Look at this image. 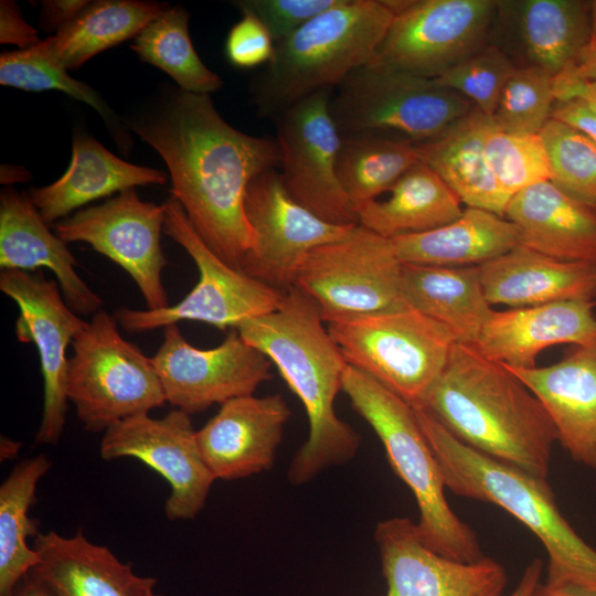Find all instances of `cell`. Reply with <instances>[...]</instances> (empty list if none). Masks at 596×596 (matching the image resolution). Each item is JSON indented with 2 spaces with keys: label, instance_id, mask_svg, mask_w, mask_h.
Masks as SVG:
<instances>
[{
  "label": "cell",
  "instance_id": "cell-1",
  "mask_svg": "<svg viewBox=\"0 0 596 596\" xmlns=\"http://www.w3.org/2000/svg\"><path fill=\"white\" fill-rule=\"evenodd\" d=\"M130 127L166 161L172 198L194 231L223 262L241 269L252 241L247 188L258 174L281 166L278 141L237 130L209 95L182 89Z\"/></svg>",
  "mask_w": 596,
  "mask_h": 596
},
{
  "label": "cell",
  "instance_id": "cell-2",
  "mask_svg": "<svg viewBox=\"0 0 596 596\" xmlns=\"http://www.w3.org/2000/svg\"><path fill=\"white\" fill-rule=\"evenodd\" d=\"M235 330L277 368L307 414L309 434L289 465V482L308 483L353 459L361 436L334 409L348 363L317 305L294 286L278 309L248 319Z\"/></svg>",
  "mask_w": 596,
  "mask_h": 596
},
{
  "label": "cell",
  "instance_id": "cell-3",
  "mask_svg": "<svg viewBox=\"0 0 596 596\" xmlns=\"http://www.w3.org/2000/svg\"><path fill=\"white\" fill-rule=\"evenodd\" d=\"M414 406L478 453L547 479L557 441L547 412L504 364L473 345L455 342L441 374Z\"/></svg>",
  "mask_w": 596,
  "mask_h": 596
},
{
  "label": "cell",
  "instance_id": "cell-4",
  "mask_svg": "<svg viewBox=\"0 0 596 596\" xmlns=\"http://www.w3.org/2000/svg\"><path fill=\"white\" fill-rule=\"evenodd\" d=\"M454 494L498 505L524 524L547 555L545 584L596 593V550L561 513L547 479L478 453L454 437L425 408L413 406Z\"/></svg>",
  "mask_w": 596,
  "mask_h": 596
},
{
  "label": "cell",
  "instance_id": "cell-5",
  "mask_svg": "<svg viewBox=\"0 0 596 596\" xmlns=\"http://www.w3.org/2000/svg\"><path fill=\"white\" fill-rule=\"evenodd\" d=\"M393 15L384 0H341L277 43L253 83L259 115L274 119L312 94L334 91L371 61Z\"/></svg>",
  "mask_w": 596,
  "mask_h": 596
},
{
  "label": "cell",
  "instance_id": "cell-6",
  "mask_svg": "<svg viewBox=\"0 0 596 596\" xmlns=\"http://www.w3.org/2000/svg\"><path fill=\"white\" fill-rule=\"evenodd\" d=\"M341 391L353 409L372 427L394 472L412 491L419 512L423 542L451 560L473 563L485 557L476 532L450 508L440 465L414 407L384 385L350 366Z\"/></svg>",
  "mask_w": 596,
  "mask_h": 596
},
{
  "label": "cell",
  "instance_id": "cell-7",
  "mask_svg": "<svg viewBox=\"0 0 596 596\" xmlns=\"http://www.w3.org/2000/svg\"><path fill=\"white\" fill-rule=\"evenodd\" d=\"M326 324L350 366L413 406L437 381L456 342L445 326L407 305Z\"/></svg>",
  "mask_w": 596,
  "mask_h": 596
},
{
  "label": "cell",
  "instance_id": "cell-8",
  "mask_svg": "<svg viewBox=\"0 0 596 596\" xmlns=\"http://www.w3.org/2000/svg\"><path fill=\"white\" fill-rule=\"evenodd\" d=\"M100 309L72 341L66 395L84 428L104 433L128 417L162 407L166 395L151 358Z\"/></svg>",
  "mask_w": 596,
  "mask_h": 596
},
{
  "label": "cell",
  "instance_id": "cell-9",
  "mask_svg": "<svg viewBox=\"0 0 596 596\" xmlns=\"http://www.w3.org/2000/svg\"><path fill=\"white\" fill-rule=\"evenodd\" d=\"M329 108L341 135L377 132L418 145L439 137L476 107L434 79L364 65L333 91Z\"/></svg>",
  "mask_w": 596,
  "mask_h": 596
},
{
  "label": "cell",
  "instance_id": "cell-10",
  "mask_svg": "<svg viewBox=\"0 0 596 596\" xmlns=\"http://www.w3.org/2000/svg\"><path fill=\"white\" fill-rule=\"evenodd\" d=\"M163 204V232L191 256L199 270V280L172 306L156 310L117 309L114 316L121 329L142 333L191 320L226 331L279 308L285 294L223 262L194 231L174 198Z\"/></svg>",
  "mask_w": 596,
  "mask_h": 596
},
{
  "label": "cell",
  "instance_id": "cell-11",
  "mask_svg": "<svg viewBox=\"0 0 596 596\" xmlns=\"http://www.w3.org/2000/svg\"><path fill=\"white\" fill-rule=\"evenodd\" d=\"M402 262L391 238L356 225L344 238L306 256L295 286L319 308L324 322L405 306Z\"/></svg>",
  "mask_w": 596,
  "mask_h": 596
},
{
  "label": "cell",
  "instance_id": "cell-12",
  "mask_svg": "<svg viewBox=\"0 0 596 596\" xmlns=\"http://www.w3.org/2000/svg\"><path fill=\"white\" fill-rule=\"evenodd\" d=\"M394 15L372 67L434 79L483 47L492 0H385Z\"/></svg>",
  "mask_w": 596,
  "mask_h": 596
},
{
  "label": "cell",
  "instance_id": "cell-13",
  "mask_svg": "<svg viewBox=\"0 0 596 596\" xmlns=\"http://www.w3.org/2000/svg\"><path fill=\"white\" fill-rule=\"evenodd\" d=\"M245 215L252 241L241 270L281 294L295 286L309 252L347 237L356 226L328 223L300 205L286 190L277 169L252 180Z\"/></svg>",
  "mask_w": 596,
  "mask_h": 596
},
{
  "label": "cell",
  "instance_id": "cell-14",
  "mask_svg": "<svg viewBox=\"0 0 596 596\" xmlns=\"http://www.w3.org/2000/svg\"><path fill=\"white\" fill-rule=\"evenodd\" d=\"M333 91L289 106L274 120L281 151V178L300 205L336 225H358L356 212L338 175L339 132L330 114Z\"/></svg>",
  "mask_w": 596,
  "mask_h": 596
},
{
  "label": "cell",
  "instance_id": "cell-15",
  "mask_svg": "<svg viewBox=\"0 0 596 596\" xmlns=\"http://www.w3.org/2000/svg\"><path fill=\"white\" fill-rule=\"evenodd\" d=\"M151 358L166 400L189 415L240 396L252 395L272 379L270 360L232 329L221 344H190L177 324L164 328Z\"/></svg>",
  "mask_w": 596,
  "mask_h": 596
},
{
  "label": "cell",
  "instance_id": "cell-16",
  "mask_svg": "<svg viewBox=\"0 0 596 596\" xmlns=\"http://www.w3.org/2000/svg\"><path fill=\"white\" fill-rule=\"evenodd\" d=\"M164 204L142 201L136 188L83 209L55 224L66 244L83 242L120 266L136 283L147 309L169 306L162 283L167 259L161 247Z\"/></svg>",
  "mask_w": 596,
  "mask_h": 596
},
{
  "label": "cell",
  "instance_id": "cell-17",
  "mask_svg": "<svg viewBox=\"0 0 596 596\" xmlns=\"http://www.w3.org/2000/svg\"><path fill=\"white\" fill-rule=\"evenodd\" d=\"M99 453L105 460L137 459L159 473L170 487L164 512L171 521L194 519L215 481L190 415L178 408L160 418L140 414L114 424L103 433Z\"/></svg>",
  "mask_w": 596,
  "mask_h": 596
},
{
  "label": "cell",
  "instance_id": "cell-18",
  "mask_svg": "<svg viewBox=\"0 0 596 596\" xmlns=\"http://www.w3.org/2000/svg\"><path fill=\"white\" fill-rule=\"evenodd\" d=\"M0 290L19 307L14 327L18 340L32 342L39 353L44 400L35 441L55 445L68 408L67 347L87 321L67 305L56 281L47 280L42 272L2 269Z\"/></svg>",
  "mask_w": 596,
  "mask_h": 596
},
{
  "label": "cell",
  "instance_id": "cell-19",
  "mask_svg": "<svg viewBox=\"0 0 596 596\" xmlns=\"http://www.w3.org/2000/svg\"><path fill=\"white\" fill-rule=\"evenodd\" d=\"M374 539L384 596H503L508 575L502 564L487 556L473 563L443 556L423 542L416 522L406 517L380 521Z\"/></svg>",
  "mask_w": 596,
  "mask_h": 596
},
{
  "label": "cell",
  "instance_id": "cell-20",
  "mask_svg": "<svg viewBox=\"0 0 596 596\" xmlns=\"http://www.w3.org/2000/svg\"><path fill=\"white\" fill-rule=\"evenodd\" d=\"M290 415L280 394H252L223 403L196 430L201 454L215 480H236L270 469Z\"/></svg>",
  "mask_w": 596,
  "mask_h": 596
},
{
  "label": "cell",
  "instance_id": "cell-21",
  "mask_svg": "<svg viewBox=\"0 0 596 596\" xmlns=\"http://www.w3.org/2000/svg\"><path fill=\"white\" fill-rule=\"evenodd\" d=\"M507 368L542 403L562 447L596 470V343L577 345L547 366Z\"/></svg>",
  "mask_w": 596,
  "mask_h": 596
},
{
  "label": "cell",
  "instance_id": "cell-22",
  "mask_svg": "<svg viewBox=\"0 0 596 596\" xmlns=\"http://www.w3.org/2000/svg\"><path fill=\"white\" fill-rule=\"evenodd\" d=\"M595 306L596 300H565L493 310L473 347L509 368H534L551 345L596 343Z\"/></svg>",
  "mask_w": 596,
  "mask_h": 596
},
{
  "label": "cell",
  "instance_id": "cell-23",
  "mask_svg": "<svg viewBox=\"0 0 596 596\" xmlns=\"http://www.w3.org/2000/svg\"><path fill=\"white\" fill-rule=\"evenodd\" d=\"M33 547L39 563L30 575L54 596H163L156 590V578L136 574L82 529L71 536L39 533Z\"/></svg>",
  "mask_w": 596,
  "mask_h": 596
},
{
  "label": "cell",
  "instance_id": "cell-24",
  "mask_svg": "<svg viewBox=\"0 0 596 596\" xmlns=\"http://www.w3.org/2000/svg\"><path fill=\"white\" fill-rule=\"evenodd\" d=\"M66 243L53 234L28 193L0 194V267L34 273L49 268L67 305L78 316L95 315L103 301L81 278Z\"/></svg>",
  "mask_w": 596,
  "mask_h": 596
},
{
  "label": "cell",
  "instance_id": "cell-25",
  "mask_svg": "<svg viewBox=\"0 0 596 596\" xmlns=\"http://www.w3.org/2000/svg\"><path fill=\"white\" fill-rule=\"evenodd\" d=\"M478 268L491 306L596 300V263L561 260L520 244Z\"/></svg>",
  "mask_w": 596,
  "mask_h": 596
},
{
  "label": "cell",
  "instance_id": "cell-26",
  "mask_svg": "<svg viewBox=\"0 0 596 596\" xmlns=\"http://www.w3.org/2000/svg\"><path fill=\"white\" fill-rule=\"evenodd\" d=\"M504 217L518 227L523 246L561 260L596 263V211L551 181L513 195Z\"/></svg>",
  "mask_w": 596,
  "mask_h": 596
},
{
  "label": "cell",
  "instance_id": "cell-27",
  "mask_svg": "<svg viewBox=\"0 0 596 596\" xmlns=\"http://www.w3.org/2000/svg\"><path fill=\"white\" fill-rule=\"evenodd\" d=\"M166 181L163 171L126 162L94 137L77 134L65 173L50 185L32 188L28 194L49 224L115 192L138 185L164 184Z\"/></svg>",
  "mask_w": 596,
  "mask_h": 596
},
{
  "label": "cell",
  "instance_id": "cell-28",
  "mask_svg": "<svg viewBox=\"0 0 596 596\" xmlns=\"http://www.w3.org/2000/svg\"><path fill=\"white\" fill-rule=\"evenodd\" d=\"M493 118L475 108L439 137L416 145L419 160L430 167L467 207L504 216L511 200L502 192L485 156Z\"/></svg>",
  "mask_w": 596,
  "mask_h": 596
},
{
  "label": "cell",
  "instance_id": "cell-29",
  "mask_svg": "<svg viewBox=\"0 0 596 596\" xmlns=\"http://www.w3.org/2000/svg\"><path fill=\"white\" fill-rule=\"evenodd\" d=\"M401 291L405 305L445 326L462 344H476L493 312L478 266L403 263Z\"/></svg>",
  "mask_w": 596,
  "mask_h": 596
},
{
  "label": "cell",
  "instance_id": "cell-30",
  "mask_svg": "<svg viewBox=\"0 0 596 596\" xmlns=\"http://www.w3.org/2000/svg\"><path fill=\"white\" fill-rule=\"evenodd\" d=\"M391 241L402 263L443 267L480 266L521 244L511 221L477 207L441 227Z\"/></svg>",
  "mask_w": 596,
  "mask_h": 596
},
{
  "label": "cell",
  "instance_id": "cell-31",
  "mask_svg": "<svg viewBox=\"0 0 596 596\" xmlns=\"http://www.w3.org/2000/svg\"><path fill=\"white\" fill-rule=\"evenodd\" d=\"M356 210L359 225L386 238L418 234L458 219L461 202L445 181L419 161L387 191Z\"/></svg>",
  "mask_w": 596,
  "mask_h": 596
},
{
  "label": "cell",
  "instance_id": "cell-32",
  "mask_svg": "<svg viewBox=\"0 0 596 596\" xmlns=\"http://www.w3.org/2000/svg\"><path fill=\"white\" fill-rule=\"evenodd\" d=\"M514 13L528 65L552 76L568 67L590 41L589 1H501Z\"/></svg>",
  "mask_w": 596,
  "mask_h": 596
},
{
  "label": "cell",
  "instance_id": "cell-33",
  "mask_svg": "<svg viewBox=\"0 0 596 596\" xmlns=\"http://www.w3.org/2000/svg\"><path fill=\"white\" fill-rule=\"evenodd\" d=\"M168 8L167 3L153 1L89 2L73 21L43 43L56 63L65 70H77L99 52L135 39Z\"/></svg>",
  "mask_w": 596,
  "mask_h": 596
},
{
  "label": "cell",
  "instance_id": "cell-34",
  "mask_svg": "<svg viewBox=\"0 0 596 596\" xmlns=\"http://www.w3.org/2000/svg\"><path fill=\"white\" fill-rule=\"evenodd\" d=\"M51 467L44 454L26 458L0 486V596H10L39 563V554L28 543V538L39 534V521L29 517V510L36 502L39 481Z\"/></svg>",
  "mask_w": 596,
  "mask_h": 596
},
{
  "label": "cell",
  "instance_id": "cell-35",
  "mask_svg": "<svg viewBox=\"0 0 596 596\" xmlns=\"http://www.w3.org/2000/svg\"><path fill=\"white\" fill-rule=\"evenodd\" d=\"M416 145L390 135L356 132L341 135L338 175L356 210L387 192L419 162Z\"/></svg>",
  "mask_w": 596,
  "mask_h": 596
},
{
  "label": "cell",
  "instance_id": "cell-36",
  "mask_svg": "<svg viewBox=\"0 0 596 596\" xmlns=\"http://www.w3.org/2000/svg\"><path fill=\"white\" fill-rule=\"evenodd\" d=\"M131 47L143 62L170 75L182 91L209 95L223 85L195 52L189 13L181 7H169L134 39Z\"/></svg>",
  "mask_w": 596,
  "mask_h": 596
},
{
  "label": "cell",
  "instance_id": "cell-37",
  "mask_svg": "<svg viewBox=\"0 0 596 596\" xmlns=\"http://www.w3.org/2000/svg\"><path fill=\"white\" fill-rule=\"evenodd\" d=\"M0 84L29 92L56 89L94 108L121 137L124 129L114 111L88 85L71 77L46 52L43 41L28 50L0 56Z\"/></svg>",
  "mask_w": 596,
  "mask_h": 596
},
{
  "label": "cell",
  "instance_id": "cell-38",
  "mask_svg": "<svg viewBox=\"0 0 596 596\" xmlns=\"http://www.w3.org/2000/svg\"><path fill=\"white\" fill-rule=\"evenodd\" d=\"M539 134L547 151L551 182L596 211V142L553 118Z\"/></svg>",
  "mask_w": 596,
  "mask_h": 596
},
{
  "label": "cell",
  "instance_id": "cell-39",
  "mask_svg": "<svg viewBox=\"0 0 596 596\" xmlns=\"http://www.w3.org/2000/svg\"><path fill=\"white\" fill-rule=\"evenodd\" d=\"M485 156L498 185L509 198L534 184L552 181L540 134L508 132L496 125L486 138Z\"/></svg>",
  "mask_w": 596,
  "mask_h": 596
},
{
  "label": "cell",
  "instance_id": "cell-40",
  "mask_svg": "<svg viewBox=\"0 0 596 596\" xmlns=\"http://www.w3.org/2000/svg\"><path fill=\"white\" fill-rule=\"evenodd\" d=\"M553 76L533 65L518 66L507 82L492 115L508 132L539 134L552 118Z\"/></svg>",
  "mask_w": 596,
  "mask_h": 596
},
{
  "label": "cell",
  "instance_id": "cell-41",
  "mask_svg": "<svg viewBox=\"0 0 596 596\" xmlns=\"http://www.w3.org/2000/svg\"><path fill=\"white\" fill-rule=\"evenodd\" d=\"M518 66L496 45L483 46L434 81L492 117L500 95Z\"/></svg>",
  "mask_w": 596,
  "mask_h": 596
},
{
  "label": "cell",
  "instance_id": "cell-42",
  "mask_svg": "<svg viewBox=\"0 0 596 596\" xmlns=\"http://www.w3.org/2000/svg\"><path fill=\"white\" fill-rule=\"evenodd\" d=\"M341 0H245L236 2L241 11L256 15L275 44L281 42L318 14Z\"/></svg>",
  "mask_w": 596,
  "mask_h": 596
},
{
  "label": "cell",
  "instance_id": "cell-43",
  "mask_svg": "<svg viewBox=\"0 0 596 596\" xmlns=\"http://www.w3.org/2000/svg\"><path fill=\"white\" fill-rule=\"evenodd\" d=\"M243 15L230 30L225 53L236 67L252 68L268 63L275 53V42L259 19L252 12L242 11Z\"/></svg>",
  "mask_w": 596,
  "mask_h": 596
},
{
  "label": "cell",
  "instance_id": "cell-44",
  "mask_svg": "<svg viewBox=\"0 0 596 596\" xmlns=\"http://www.w3.org/2000/svg\"><path fill=\"white\" fill-rule=\"evenodd\" d=\"M0 42L14 44L20 50L31 49L41 42L36 30L24 21L13 1L0 2Z\"/></svg>",
  "mask_w": 596,
  "mask_h": 596
},
{
  "label": "cell",
  "instance_id": "cell-45",
  "mask_svg": "<svg viewBox=\"0 0 596 596\" xmlns=\"http://www.w3.org/2000/svg\"><path fill=\"white\" fill-rule=\"evenodd\" d=\"M552 118L577 129L596 142V110L586 103L555 102Z\"/></svg>",
  "mask_w": 596,
  "mask_h": 596
},
{
  "label": "cell",
  "instance_id": "cell-46",
  "mask_svg": "<svg viewBox=\"0 0 596 596\" xmlns=\"http://www.w3.org/2000/svg\"><path fill=\"white\" fill-rule=\"evenodd\" d=\"M552 87L555 102L581 100L596 106V81L561 72L553 76Z\"/></svg>",
  "mask_w": 596,
  "mask_h": 596
},
{
  "label": "cell",
  "instance_id": "cell-47",
  "mask_svg": "<svg viewBox=\"0 0 596 596\" xmlns=\"http://www.w3.org/2000/svg\"><path fill=\"white\" fill-rule=\"evenodd\" d=\"M89 3L83 0L42 1L41 21L45 30H61L73 21Z\"/></svg>",
  "mask_w": 596,
  "mask_h": 596
},
{
  "label": "cell",
  "instance_id": "cell-48",
  "mask_svg": "<svg viewBox=\"0 0 596 596\" xmlns=\"http://www.w3.org/2000/svg\"><path fill=\"white\" fill-rule=\"evenodd\" d=\"M562 72L596 81V39H592L576 60Z\"/></svg>",
  "mask_w": 596,
  "mask_h": 596
},
{
  "label": "cell",
  "instance_id": "cell-49",
  "mask_svg": "<svg viewBox=\"0 0 596 596\" xmlns=\"http://www.w3.org/2000/svg\"><path fill=\"white\" fill-rule=\"evenodd\" d=\"M543 562L541 558L532 560L524 568L517 586L508 596H533L541 583Z\"/></svg>",
  "mask_w": 596,
  "mask_h": 596
},
{
  "label": "cell",
  "instance_id": "cell-50",
  "mask_svg": "<svg viewBox=\"0 0 596 596\" xmlns=\"http://www.w3.org/2000/svg\"><path fill=\"white\" fill-rule=\"evenodd\" d=\"M533 596H596V593L571 586H551L541 582Z\"/></svg>",
  "mask_w": 596,
  "mask_h": 596
},
{
  "label": "cell",
  "instance_id": "cell-51",
  "mask_svg": "<svg viewBox=\"0 0 596 596\" xmlns=\"http://www.w3.org/2000/svg\"><path fill=\"white\" fill-rule=\"evenodd\" d=\"M10 596H54L40 582L28 574Z\"/></svg>",
  "mask_w": 596,
  "mask_h": 596
},
{
  "label": "cell",
  "instance_id": "cell-52",
  "mask_svg": "<svg viewBox=\"0 0 596 596\" xmlns=\"http://www.w3.org/2000/svg\"><path fill=\"white\" fill-rule=\"evenodd\" d=\"M30 178V173L22 167L2 164L1 183L24 182Z\"/></svg>",
  "mask_w": 596,
  "mask_h": 596
},
{
  "label": "cell",
  "instance_id": "cell-53",
  "mask_svg": "<svg viewBox=\"0 0 596 596\" xmlns=\"http://www.w3.org/2000/svg\"><path fill=\"white\" fill-rule=\"evenodd\" d=\"M22 444L9 437L1 436L0 440V458L1 460H10L18 456Z\"/></svg>",
  "mask_w": 596,
  "mask_h": 596
},
{
  "label": "cell",
  "instance_id": "cell-54",
  "mask_svg": "<svg viewBox=\"0 0 596 596\" xmlns=\"http://www.w3.org/2000/svg\"><path fill=\"white\" fill-rule=\"evenodd\" d=\"M590 40L596 39V0L589 1Z\"/></svg>",
  "mask_w": 596,
  "mask_h": 596
},
{
  "label": "cell",
  "instance_id": "cell-55",
  "mask_svg": "<svg viewBox=\"0 0 596 596\" xmlns=\"http://www.w3.org/2000/svg\"><path fill=\"white\" fill-rule=\"evenodd\" d=\"M590 107L596 110V106H590Z\"/></svg>",
  "mask_w": 596,
  "mask_h": 596
}]
</instances>
